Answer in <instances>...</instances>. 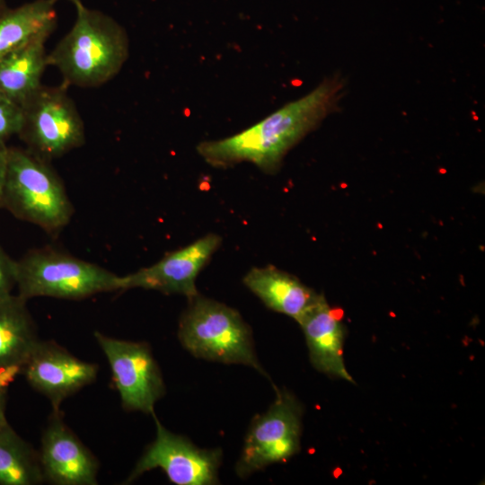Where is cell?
Instances as JSON below:
<instances>
[{"label": "cell", "instance_id": "5", "mask_svg": "<svg viewBox=\"0 0 485 485\" xmlns=\"http://www.w3.org/2000/svg\"><path fill=\"white\" fill-rule=\"evenodd\" d=\"M16 287L21 297L47 296L80 300L120 291V276L54 249L27 252L16 261Z\"/></svg>", "mask_w": 485, "mask_h": 485}, {"label": "cell", "instance_id": "10", "mask_svg": "<svg viewBox=\"0 0 485 485\" xmlns=\"http://www.w3.org/2000/svg\"><path fill=\"white\" fill-rule=\"evenodd\" d=\"M99 366L84 361L53 340L35 345L21 369L28 384L60 410L63 401L98 376Z\"/></svg>", "mask_w": 485, "mask_h": 485}, {"label": "cell", "instance_id": "11", "mask_svg": "<svg viewBox=\"0 0 485 485\" xmlns=\"http://www.w3.org/2000/svg\"><path fill=\"white\" fill-rule=\"evenodd\" d=\"M221 237L208 234L192 243L169 252L156 263L120 276V291L143 288L163 294L185 295L189 300L198 294L196 278L221 244Z\"/></svg>", "mask_w": 485, "mask_h": 485}, {"label": "cell", "instance_id": "24", "mask_svg": "<svg viewBox=\"0 0 485 485\" xmlns=\"http://www.w3.org/2000/svg\"><path fill=\"white\" fill-rule=\"evenodd\" d=\"M68 1H70L75 6L82 4L81 0H68Z\"/></svg>", "mask_w": 485, "mask_h": 485}, {"label": "cell", "instance_id": "9", "mask_svg": "<svg viewBox=\"0 0 485 485\" xmlns=\"http://www.w3.org/2000/svg\"><path fill=\"white\" fill-rule=\"evenodd\" d=\"M155 438L136 463L125 483L133 482L145 472L162 469L169 481L176 485H211L218 483V469L222 451L202 449L187 437L169 431L156 418Z\"/></svg>", "mask_w": 485, "mask_h": 485}, {"label": "cell", "instance_id": "14", "mask_svg": "<svg viewBox=\"0 0 485 485\" xmlns=\"http://www.w3.org/2000/svg\"><path fill=\"white\" fill-rule=\"evenodd\" d=\"M243 284L269 309L298 322L322 294L303 284L296 277L274 266L252 268Z\"/></svg>", "mask_w": 485, "mask_h": 485}, {"label": "cell", "instance_id": "17", "mask_svg": "<svg viewBox=\"0 0 485 485\" xmlns=\"http://www.w3.org/2000/svg\"><path fill=\"white\" fill-rule=\"evenodd\" d=\"M48 39L38 38L0 59V92L21 106L41 86Z\"/></svg>", "mask_w": 485, "mask_h": 485}, {"label": "cell", "instance_id": "22", "mask_svg": "<svg viewBox=\"0 0 485 485\" xmlns=\"http://www.w3.org/2000/svg\"><path fill=\"white\" fill-rule=\"evenodd\" d=\"M8 147L5 144L0 143V197L3 190L6 165H7Z\"/></svg>", "mask_w": 485, "mask_h": 485}, {"label": "cell", "instance_id": "6", "mask_svg": "<svg viewBox=\"0 0 485 485\" xmlns=\"http://www.w3.org/2000/svg\"><path fill=\"white\" fill-rule=\"evenodd\" d=\"M67 85L41 86L22 104L20 137L38 157L49 161L80 147L84 125Z\"/></svg>", "mask_w": 485, "mask_h": 485}, {"label": "cell", "instance_id": "20", "mask_svg": "<svg viewBox=\"0 0 485 485\" xmlns=\"http://www.w3.org/2000/svg\"><path fill=\"white\" fill-rule=\"evenodd\" d=\"M16 287V260L0 246V299L13 295Z\"/></svg>", "mask_w": 485, "mask_h": 485}, {"label": "cell", "instance_id": "18", "mask_svg": "<svg viewBox=\"0 0 485 485\" xmlns=\"http://www.w3.org/2000/svg\"><path fill=\"white\" fill-rule=\"evenodd\" d=\"M45 481L39 452L8 423L0 428V485Z\"/></svg>", "mask_w": 485, "mask_h": 485}, {"label": "cell", "instance_id": "1", "mask_svg": "<svg viewBox=\"0 0 485 485\" xmlns=\"http://www.w3.org/2000/svg\"><path fill=\"white\" fill-rule=\"evenodd\" d=\"M347 83L340 75L323 79L304 96L285 104L255 125L219 140L198 144V154L214 167L250 162L277 172L290 149L338 110Z\"/></svg>", "mask_w": 485, "mask_h": 485}, {"label": "cell", "instance_id": "7", "mask_svg": "<svg viewBox=\"0 0 485 485\" xmlns=\"http://www.w3.org/2000/svg\"><path fill=\"white\" fill-rule=\"evenodd\" d=\"M275 388V401L265 413L254 418L246 435L235 465L241 478L286 462L300 450L302 404L287 390Z\"/></svg>", "mask_w": 485, "mask_h": 485}, {"label": "cell", "instance_id": "2", "mask_svg": "<svg viewBox=\"0 0 485 485\" xmlns=\"http://www.w3.org/2000/svg\"><path fill=\"white\" fill-rule=\"evenodd\" d=\"M75 9L74 25L48 54V66L61 73L67 86L97 87L115 77L128 60V33L99 10L83 3Z\"/></svg>", "mask_w": 485, "mask_h": 485}, {"label": "cell", "instance_id": "21", "mask_svg": "<svg viewBox=\"0 0 485 485\" xmlns=\"http://www.w3.org/2000/svg\"><path fill=\"white\" fill-rule=\"evenodd\" d=\"M18 374V368L0 370V428L9 423L5 414L8 387Z\"/></svg>", "mask_w": 485, "mask_h": 485}, {"label": "cell", "instance_id": "4", "mask_svg": "<svg viewBox=\"0 0 485 485\" xmlns=\"http://www.w3.org/2000/svg\"><path fill=\"white\" fill-rule=\"evenodd\" d=\"M178 338L196 357L245 365L268 376L256 356L251 328L225 304L200 295L190 299L180 319Z\"/></svg>", "mask_w": 485, "mask_h": 485}, {"label": "cell", "instance_id": "8", "mask_svg": "<svg viewBox=\"0 0 485 485\" xmlns=\"http://www.w3.org/2000/svg\"><path fill=\"white\" fill-rule=\"evenodd\" d=\"M93 336L107 358L123 409L154 412L165 385L148 344L116 339L99 331Z\"/></svg>", "mask_w": 485, "mask_h": 485}, {"label": "cell", "instance_id": "23", "mask_svg": "<svg viewBox=\"0 0 485 485\" xmlns=\"http://www.w3.org/2000/svg\"><path fill=\"white\" fill-rule=\"evenodd\" d=\"M6 9L5 2L4 0H0V13Z\"/></svg>", "mask_w": 485, "mask_h": 485}, {"label": "cell", "instance_id": "3", "mask_svg": "<svg viewBox=\"0 0 485 485\" xmlns=\"http://www.w3.org/2000/svg\"><path fill=\"white\" fill-rule=\"evenodd\" d=\"M0 207L48 233L64 228L73 215L65 187L47 161L16 147H8Z\"/></svg>", "mask_w": 485, "mask_h": 485}, {"label": "cell", "instance_id": "16", "mask_svg": "<svg viewBox=\"0 0 485 485\" xmlns=\"http://www.w3.org/2000/svg\"><path fill=\"white\" fill-rule=\"evenodd\" d=\"M57 0H34L0 13V59L40 37L57 25Z\"/></svg>", "mask_w": 485, "mask_h": 485}, {"label": "cell", "instance_id": "13", "mask_svg": "<svg viewBox=\"0 0 485 485\" xmlns=\"http://www.w3.org/2000/svg\"><path fill=\"white\" fill-rule=\"evenodd\" d=\"M343 312L329 305L323 295L297 322L304 334L312 365L331 377L354 383L344 362Z\"/></svg>", "mask_w": 485, "mask_h": 485}, {"label": "cell", "instance_id": "12", "mask_svg": "<svg viewBox=\"0 0 485 485\" xmlns=\"http://www.w3.org/2000/svg\"><path fill=\"white\" fill-rule=\"evenodd\" d=\"M39 454L45 481L55 485L98 484L97 458L66 424L60 410H52Z\"/></svg>", "mask_w": 485, "mask_h": 485}, {"label": "cell", "instance_id": "19", "mask_svg": "<svg viewBox=\"0 0 485 485\" xmlns=\"http://www.w3.org/2000/svg\"><path fill=\"white\" fill-rule=\"evenodd\" d=\"M22 123V107L0 92V143L18 135Z\"/></svg>", "mask_w": 485, "mask_h": 485}, {"label": "cell", "instance_id": "15", "mask_svg": "<svg viewBox=\"0 0 485 485\" xmlns=\"http://www.w3.org/2000/svg\"><path fill=\"white\" fill-rule=\"evenodd\" d=\"M26 302L13 294L0 299V370L21 371L40 340Z\"/></svg>", "mask_w": 485, "mask_h": 485}]
</instances>
